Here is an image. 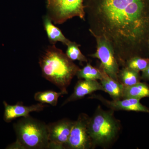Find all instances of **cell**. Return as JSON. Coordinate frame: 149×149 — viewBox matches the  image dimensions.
Returning <instances> with one entry per match:
<instances>
[{
	"label": "cell",
	"mask_w": 149,
	"mask_h": 149,
	"mask_svg": "<svg viewBox=\"0 0 149 149\" xmlns=\"http://www.w3.org/2000/svg\"><path fill=\"white\" fill-rule=\"evenodd\" d=\"M85 20L92 35L111 45L119 65L149 49V0H84Z\"/></svg>",
	"instance_id": "obj_1"
},
{
	"label": "cell",
	"mask_w": 149,
	"mask_h": 149,
	"mask_svg": "<svg viewBox=\"0 0 149 149\" xmlns=\"http://www.w3.org/2000/svg\"><path fill=\"white\" fill-rule=\"evenodd\" d=\"M43 77L67 94L68 87L80 69L55 45L49 46L39 60Z\"/></svg>",
	"instance_id": "obj_2"
},
{
	"label": "cell",
	"mask_w": 149,
	"mask_h": 149,
	"mask_svg": "<svg viewBox=\"0 0 149 149\" xmlns=\"http://www.w3.org/2000/svg\"><path fill=\"white\" fill-rule=\"evenodd\" d=\"M16 141L7 149H49L47 125L29 116L14 125Z\"/></svg>",
	"instance_id": "obj_3"
},
{
	"label": "cell",
	"mask_w": 149,
	"mask_h": 149,
	"mask_svg": "<svg viewBox=\"0 0 149 149\" xmlns=\"http://www.w3.org/2000/svg\"><path fill=\"white\" fill-rule=\"evenodd\" d=\"M121 130L120 120L115 117L114 111L105 110L99 105L88 123V133L94 148H107L116 141Z\"/></svg>",
	"instance_id": "obj_4"
},
{
	"label": "cell",
	"mask_w": 149,
	"mask_h": 149,
	"mask_svg": "<svg viewBox=\"0 0 149 149\" xmlns=\"http://www.w3.org/2000/svg\"><path fill=\"white\" fill-rule=\"evenodd\" d=\"M84 0H47V15L54 24L78 17L85 21Z\"/></svg>",
	"instance_id": "obj_5"
},
{
	"label": "cell",
	"mask_w": 149,
	"mask_h": 149,
	"mask_svg": "<svg viewBox=\"0 0 149 149\" xmlns=\"http://www.w3.org/2000/svg\"><path fill=\"white\" fill-rule=\"evenodd\" d=\"M93 36L97 43V49L95 53L89 56L100 60L101 61L100 66L109 76L119 82L118 75L120 65L111 45L104 37L96 35Z\"/></svg>",
	"instance_id": "obj_6"
},
{
	"label": "cell",
	"mask_w": 149,
	"mask_h": 149,
	"mask_svg": "<svg viewBox=\"0 0 149 149\" xmlns=\"http://www.w3.org/2000/svg\"><path fill=\"white\" fill-rule=\"evenodd\" d=\"M89 116L84 113H80L74 125L69 139L64 146V149H94L93 142L88 130Z\"/></svg>",
	"instance_id": "obj_7"
},
{
	"label": "cell",
	"mask_w": 149,
	"mask_h": 149,
	"mask_svg": "<svg viewBox=\"0 0 149 149\" xmlns=\"http://www.w3.org/2000/svg\"><path fill=\"white\" fill-rule=\"evenodd\" d=\"M74 122L63 118L48 124L49 149H64Z\"/></svg>",
	"instance_id": "obj_8"
},
{
	"label": "cell",
	"mask_w": 149,
	"mask_h": 149,
	"mask_svg": "<svg viewBox=\"0 0 149 149\" xmlns=\"http://www.w3.org/2000/svg\"><path fill=\"white\" fill-rule=\"evenodd\" d=\"M89 99H97L110 109L113 111H126L141 112L149 113V109L142 104L141 99L126 98L117 100H109L99 95H92Z\"/></svg>",
	"instance_id": "obj_9"
},
{
	"label": "cell",
	"mask_w": 149,
	"mask_h": 149,
	"mask_svg": "<svg viewBox=\"0 0 149 149\" xmlns=\"http://www.w3.org/2000/svg\"><path fill=\"white\" fill-rule=\"evenodd\" d=\"M3 104L5 107L3 119L7 123L10 122L17 118L28 117L30 116V113L42 111L46 107L41 103L30 106L23 105L20 103L10 105L5 101L3 102Z\"/></svg>",
	"instance_id": "obj_10"
},
{
	"label": "cell",
	"mask_w": 149,
	"mask_h": 149,
	"mask_svg": "<svg viewBox=\"0 0 149 149\" xmlns=\"http://www.w3.org/2000/svg\"><path fill=\"white\" fill-rule=\"evenodd\" d=\"M99 91L104 92L103 87L97 80L80 79L74 86L73 93L65 101L62 106L70 102L80 100L87 95Z\"/></svg>",
	"instance_id": "obj_11"
},
{
	"label": "cell",
	"mask_w": 149,
	"mask_h": 149,
	"mask_svg": "<svg viewBox=\"0 0 149 149\" xmlns=\"http://www.w3.org/2000/svg\"><path fill=\"white\" fill-rule=\"evenodd\" d=\"M99 68L102 74L100 83L104 92L109 94L113 100H122L123 85L109 76L101 67L100 66Z\"/></svg>",
	"instance_id": "obj_12"
},
{
	"label": "cell",
	"mask_w": 149,
	"mask_h": 149,
	"mask_svg": "<svg viewBox=\"0 0 149 149\" xmlns=\"http://www.w3.org/2000/svg\"><path fill=\"white\" fill-rule=\"evenodd\" d=\"M43 24L48 39L52 45H55L57 42H61L67 46L71 42V41L65 37L61 30L55 26L47 15L43 18Z\"/></svg>",
	"instance_id": "obj_13"
},
{
	"label": "cell",
	"mask_w": 149,
	"mask_h": 149,
	"mask_svg": "<svg viewBox=\"0 0 149 149\" xmlns=\"http://www.w3.org/2000/svg\"><path fill=\"white\" fill-rule=\"evenodd\" d=\"M149 98V86L147 83L139 82L132 86H123L122 99H141Z\"/></svg>",
	"instance_id": "obj_14"
},
{
	"label": "cell",
	"mask_w": 149,
	"mask_h": 149,
	"mask_svg": "<svg viewBox=\"0 0 149 149\" xmlns=\"http://www.w3.org/2000/svg\"><path fill=\"white\" fill-rule=\"evenodd\" d=\"M118 79L119 83L123 86H130L141 82V78L140 72L124 67L120 70Z\"/></svg>",
	"instance_id": "obj_15"
},
{
	"label": "cell",
	"mask_w": 149,
	"mask_h": 149,
	"mask_svg": "<svg viewBox=\"0 0 149 149\" xmlns=\"http://www.w3.org/2000/svg\"><path fill=\"white\" fill-rule=\"evenodd\" d=\"M65 94L66 93L62 91L58 93L53 91H44L35 93L34 99L41 103L48 104L53 106H56L57 104L59 97Z\"/></svg>",
	"instance_id": "obj_16"
},
{
	"label": "cell",
	"mask_w": 149,
	"mask_h": 149,
	"mask_svg": "<svg viewBox=\"0 0 149 149\" xmlns=\"http://www.w3.org/2000/svg\"><path fill=\"white\" fill-rule=\"evenodd\" d=\"M76 76L79 79L87 80H100L102 77L101 71L99 68L94 67L88 63L82 69L77 71Z\"/></svg>",
	"instance_id": "obj_17"
},
{
	"label": "cell",
	"mask_w": 149,
	"mask_h": 149,
	"mask_svg": "<svg viewBox=\"0 0 149 149\" xmlns=\"http://www.w3.org/2000/svg\"><path fill=\"white\" fill-rule=\"evenodd\" d=\"M149 65V58L141 56L132 58L126 62L125 66L140 72H143Z\"/></svg>",
	"instance_id": "obj_18"
},
{
	"label": "cell",
	"mask_w": 149,
	"mask_h": 149,
	"mask_svg": "<svg viewBox=\"0 0 149 149\" xmlns=\"http://www.w3.org/2000/svg\"><path fill=\"white\" fill-rule=\"evenodd\" d=\"M66 54L72 61H78L81 62H88L87 58L81 52L79 47L80 45L74 42H71L67 46Z\"/></svg>",
	"instance_id": "obj_19"
},
{
	"label": "cell",
	"mask_w": 149,
	"mask_h": 149,
	"mask_svg": "<svg viewBox=\"0 0 149 149\" xmlns=\"http://www.w3.org/2000/svg\"><path fill=\"white\" fill-rule=\"evenodd\" d=\"M141 78V79H143L144 80L149 81V65L146 69L142 72Z\"/></svg>",
	"instance_id": "obj_20"
},
{
	"label": "cell",
	"mask_w": 149,
	"mask_h": 149,
	"mask_svg": "<svg viewBox=\"0 0 149 149\" xmlns=\"http://www.w3.org/2000/svg\"></svg>",
	"instance_id": "obj_21"
}]
</instances>
